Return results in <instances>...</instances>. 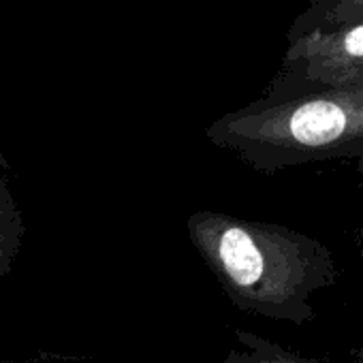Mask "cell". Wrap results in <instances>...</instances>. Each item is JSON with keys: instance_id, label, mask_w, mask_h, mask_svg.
Here are the masks:
<instances>
[{"instance_id": "obj_1", "label": "cell", "mask_w": 363, "mask_h": 363, "mask_svg": "<svg viewBox=\"0 0 363 363\" xmlns=\"http://www.w3.org/2000/svg\"><path fill=\"white\" fill-rule=\"evenodd\" d=\"M186 231L227 299L246 314L301 327L316 318L312 299L340 278L331 250L286 225L199 210Z\"/></svg>"}, {"instance_id": "obj_2", "label": "cell", "mask_w": 363, "mask_h": 363, "mask_svg": "<svg viewBox=\"0 0 363 363\" xmlns=\"http://www.w3.org/2000/svg\"><path fill=\"white\" fill-rule=\"evenodd\" d=\"M206 137L265 175L314 162H354L363 156V86L259 96L214 120Z\"/></svg>"}, {"instance_id": "obj_3", "label": "cell", "mask_w": 363, "mask_h": 363, "mask_svg": "<svg viewBox=\"0 0 363 363\" xmlns=\"http://www.w3.org/2000/svg\"><path fill=\"white\" fill-rule=\"evenodd\" d=\"M363 86V24L320 26L295 20L280 69L263 99Z\"/></svg>"}, {"instance_id": "obj_4", "label": "cell", "mask_w": 363, "mask_h": 363, "mask_svg": "<svg viewBox=\"0 0 363 363\" xmlns=\"http://www.w3.org/2000/svg\"><path fill=\"white\" fill-rule=\"evenodd\" d=\"M233 337L235 344L220 359V363H325L320 359L295 352L248 329H235Z\"/></svg>"}, {"instance_id": "obj_5", "label": "cell", "mask_w": 363, "mask_h": 363, "mask_svg": "<svg viewBox=\"0 0 363 363\" xmlns=\"http://www.w3.org/2000/svg\"><path fill=\"white\" fill-rule=\"evenodd\" d=\"M0 167L7 169V160H0ZM24 240V220L16 199L9 193L7 182L0 175V280H3L13 261L20 255Z\"/></svg>"}, {"instance_id": "obj_6", "label": "cell", "mask_w": 363, "mask_h": 363, "mask_svg": "<svg viewBox=\"0 0 363 363\" xmlns=\"http://www.w3.org/2000/svg\"><path fill=\"white\" fill-rule=\"evenodd\" d=\"M295 20L320 26L363 24V0H306V11Z\"/></svg>"}, {"instance_id": "obj_7", "label": "cell", "mask_w": 363, "mask_h": 363, "mask_svg": "<svg viewBox=\"0 0 363 363\" xmlns=\"http://www.w3.org/2000/svg\"><path fill=\"white\" fill-rule=\"evenodd\" d=\"M354 169H357V173L363 175V156L354 160ZM357 250H359V259H361V263H363V227H361L359 233H357Z\"/></svg>"}, {"instance_id": "obj_8", "label": "cell", "mask_w": 363, "mask_h": 363, "mask_svg": "<svg viewBox=\"0 0 363 363\" xmlns=\"http://www.w3.org/2000/svg\"><path fill=\"white\" fill-rule=\"evenodd\" d=\"M352 363H363V340H361L359 346L352 350Z\"/></svg>"}, {"instance_id": "obj_9", "label": "cell", "mask_w": 363, "mask_h": 363, "mask_svg": "<svg viewBox=\"0 0 363 363\" xmlns=\"http://www.w3.org/2000/svg\"><path fill=\"white\" fill-rule=\"evenodd\" d=\"M0 160H5V156H3V154H0Z\"/></svg>"}, {"instance_id": "obj_10", "label": "cell", "mask_w": 363, "mask_h": 363, "mask_svg": "<svg viewBox=\"0 0 363 363\" xmlns=\"http://www.w3.org/2000/svg\"><path fill=\"white\" fill-rule=\"evenodd\" d=\"M0 363H11V361H0Z\"/></svg>"}]
</instances>
